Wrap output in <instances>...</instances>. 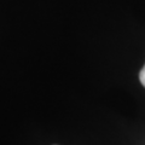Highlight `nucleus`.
<instances>
[{
    "instance_id": "obj_1",
    "label": "nucleus",
    "mask_w": 145,
    "mask_h": 145,
    "mask_svg": "<svg viewBox=\"0 0 145 145\" xmlns=\"http://www.w3.org/2000/svg\"><path fill=\"white\" fill-rule=\"evenodd\" d=\"M139 81H140V84L145 87V64H144V67L142 68V70H140V72H139Z\"/></svg>"
}]
</instances>
